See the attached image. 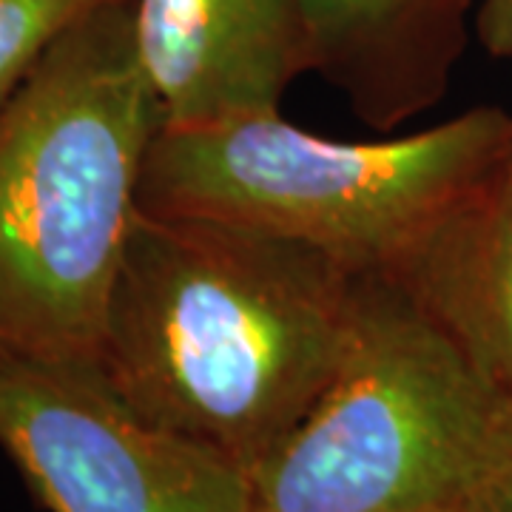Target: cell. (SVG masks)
<instances>
[{
    "label": "cell",
    "mask_w": 512,
    "mask_h": 512,
    "mask_svg": "<svg viewBox=\"0 0 512 512\" xmlns=\"http://www.w3.org/2000/svg\"><path fill=\"white\" fill-rule=\"evenodd\" d=\"M478 35L490 55L512 57V0H481Z\"/></svg>",
    "instance_id": "30bf717a"
},
{
    "label": "cell",
    "mask_w": 512,
    "mask_h": 512,
    "mask_svg": "<svg viewBox=\"0 0 512 512\" xmlns=\"http://www.w3.org/2000/svg\"><path fill=\"white\" fill-rule=\"evenodd\" d=\"M510 168H512V154H510Z\"/></svg>",
    "instance_id": "7c38bea8"
},
{
    "label": "cell",
    "mask_w": 512,
    "mask_h": 512,
    "mask_svg": "<svg viewBox=\"0 0 512 512\" xmlns=\"http://www.w3.org/2000/svg\"><path fill=\"white\" fill-rule=\"evenodd\" d=\"M359 291L311 245L137 208L97 367L134 413L251 473L336 376Z\"/></svg>",
    "instance_id": "6da1fadb"
},
{
    "label": "cell",
    "mask_w": 512,
    "mask_h": 512,
    "mask_svg": "<svg viewBox=\"0 0 512 512\" xmlns=\"http://www.w3.org/2000/svg\"><path fill=\"white\" fill-rule=\"evenodd\" d=\"M313 72L367 126L390 131L439 103L470 0H296Z\"/></svg>",
    "instance_id": "52a82bcc"
},
{
    "label": "cell",
    "mask_w": 512,
    "mask_h": 512,
    "mask_svg": "<svg viewBox=\"0 0 512 512\" xmlns=\"http://www.w3.org/2000/svg\"><path fill=\"white\" fill-rule=\"evenodd\" d=\"M160 106L103 0L0 111V350L97 365Z\"/></svg>",
    "instance_id": "7a4b0ae2"
},
{
    "label": "cell",
    "mask_w": 512,
    "mask_h": 512,
    "mask_svg": "<svg viewBox=\"0 0 512 512\" xmlns=\"http://www.w3.org/2000/svg\"><path fill=\"white\" fill-rule=\"evenodd\" d=\"M512 467V393L387 276H362L319 402L248 473L251 512H464Z\"/></svg>",
    "instance_id": "277c9868"
},
{
    "label": "cell",
    "mask_w": 512,
    "mask_h": 512,
    "mask_svg": "<svg viewBox=\"0 0 512 512\" xmlns=\"http://www.w3.org/2000/svg\"><path fill=\"white\" fill-rule=\"evenodd\" d=\"M0 447L52 512H251L242 467L134 413L89 362L0 350Z\"/></svg>",
    "instance_id": "5b68a950"
},
{
    "label": "cell",
    "mask_w": 512,
    "mask_h": 512,
    "mask_svg": "<svg viewBox=\"0 0 512 512\" xmlns=\"http://www.w3.org/2000/svg\"><path fill=\"white\" fill-rule=\"evenodd\" d=\"M131 32L168 128L279 111L313 72L296 0H131Z\"/></svg>",
    "instance_id": "8992f818"
},
{
    "label": "cell",
    "mask_w": 512,
    "mask_h": 512,
    "mask_svg": "<svg viewBox=\"0 0 512 512\" xmlns=\"http://www.w3.org/2000/svg\"><path fill=\"white\" fill-rule=\"evenodd\" d=\"M464 512H512V467L495 476Z\"/></svg>",
    "instance_id": "8fae6325"
},
{
    "label": "cell",
    "mask_w": 512,
    "mask_h": 512,
    "mask_svg": "<svg viewBox=\"0 0 512 512\" xmlns=\"http://www.w3.org/2000/svg\"><path fill=\"white\" fill-rule=\"evenodd\" d=\"M103 0H0V111L60 37Z\"/></svg>",
    "instance_id": "9c48e42d"
},
{
    "label": "cell",
    "mask_w": 512,
    "mask_h": 512,
    "mask_svg": "<svg viewBox=\"0 0 512 512\" xmlns=\"http://www.w3.org/2000/svg\"><path fill=\"white\" fill-rule=\"evenodd\" d=\"M512 117L481 106L384 143H345L279 111L160 126L137 208L239 222L311 245L356 276H393L507 168Z\"/></svg>",
    "instance_id": "3957f363"
},
{
    "label": "cell",
    "mask_w": 512,
    "mask_h": 512,
    "mask_svg": "<svg viewBox=\"0 0 512 512\" xmlns=\"http://www.w3.org/2000/svg\"><path fill=\"white\" fill-rule=\"evenodd\" d=\"M473 365L512 393V168L464 202L393 276Z\"/></svg>",
    "instance_id": "ba28073f"
}]
</instances>
